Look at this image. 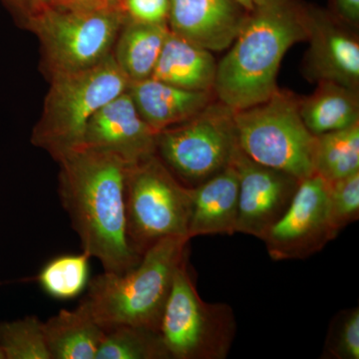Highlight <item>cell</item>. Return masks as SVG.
I'll use <instances>...</instances> for the list:
<instances>
[{"mask_svg": "<svg viewBox=\"0 0 359 359\" xmlns=\"http://www.w3.org/2000/svg\"><path fill=\"white\" fill-rule=\"evenodd\" d=\"M58 193L82 252L104 271L124 273L140 262L126 233L125 184L130 165L106 151L80 147L61 155Z\"/></svg>", "mask_w": 359, "mask_h": 359, "instance_id": "cell-1", "label": "cell"}, {"mask_svg": "<svg viewBox=\"0 0 359 359\" xmlns=\"http://www.w3.org/2000/svg\"><path fill=\"white\" fill-rule=\"evenodd\" d=\"M308 6L299 0H261L247 18L230 50L217 65L214 93L238 111L268 100L285 53L308 40Z\"/></svg>", "mask_w": 359, "mask_h": 359, "instance_id": "cell-2", "label": "cell"}, {"mask_svg": "<svg viewBox=\"0 0 359 359\" xmlns=\"http://www.w3.org/2000/svg\"><path fill=\"white\" fill-rule=\"evenodd\" d=\"M189 242L186 237L164 238L126 273L94 276L82 301L96 323L105 330L125 325L159 332L175 271L188 256Z\"/></svg>", "mask_w": 359, "mask_h": 359, "instance_id": "cell-3", "label": "cell"}, {"mask_svg": "<svg viewBox=\"0 0 359 359\" xmlns=\"http://www.w3.org/2000/svg\"><path fill=\"white\" fill-rule=\"evenodd\" d=\"M50 86L32 130V143L54 160L81 147L92 117L129 88L130 80L112 54L86 69L49 76Z\"/></svg>", "mask_w": 359, "mask_h": 359, "instance_id": "cell-4", "label": "cell"}, {"mask_svg": "<svg viewBox=\"0 0 359 359\" xmlns=\"http://www.w3.org/2000/svg\"><path fill=\"white\" fill-rule=\"evenodd\" d=\"M127 20L123 6L39 8L30 13L23 27L36 35L42 62L51 76L86 69L107 58Z\"/></svg>", "mask_w": 359, "mask_h": 359, "instance_id": "cell-5", "label": "cell"}, {"mask_svg": "<svg viewBox=\"0 0 359 359\" xmlns=\"http://www.w3.org/2000/svg\"><path fill=\"white\" fill-rule=\"evenodd\" d=\"M299 103L294 94L278 89L233 117L238 147L248 157L301 181L314 174L316 136L302 121Z\"/></svg>", "mask_w": 359, "mask_h": 359, "instance_id": "cell-6", "label": "cell"}, {"mask_svg": "<svg viewBox=\"0 0 359 359\" xmlns=\"http://www.w3.org/2000/svg\"><path fill=\"white\" fill-rule=\"evenodd\" d=\"M192 188L157 154L130 165L125 184L127 240L138 256L164 238H188Z\"/></svg>", "mask_w": 359, "mask_h": 359, "instance_id": "cell-7", "label": "cell"}, {"mask_svg": "<svg viewBox=\"0 0 359 359\" xmlns=\"http://www.w3.org/2000/svg\"><path fill=\"white\" fill-rule=\"evenodd\" d=\"M159 334L170 359H224L235 340L233 309L203 301L189 271L188 256L175 271Z\"/></svg>", "mask_w": 359, "mask_h": 359, "instance_id": "cell-8", "label": "cell"}, {"mask_svg": "<svg viewBox=\"0 0 359 359\" xmlns=\"http://www.w3.org/2000/svg\"><path fill=\"white\" fill-rule=\"evenodd\" d=\"M235 110L208 104L190 119L158 132L157 155L191 188L231 165L238 149Z\"/></svg>", "mask_w": 359, "mask_h": 359, "instance_id": "cell-9", "label": "cell"}, {"mask_svg": "<svg viewBox=\"0 0 359 359\" xmlns=\"http://www.w3.org/2000/svg\"><path fill=\"white\" fill-rule=\"evenodd\" d=\"M339 236L332 226L328 183L313 174L299 181L289 209L262 241L273 261L304 259Z\"/></svg>", "mask_w": 359, "mask_h": 359, "instance_id": "cell-10", "label": "cell"}, {"mask_svg": "<svg viewBox=\"0 0 359 359\" xmlns=\"http://www.w3.org/2000/svg\"><path fill=\"white\" fill-rule=\"evenodd\" d=\"M231 164L238 174V210L236 233L262 240L294 199L299 180L250 159L238 147Z\"/></svg>", "mask_w": 359, "mask_h": 359, "instance_id": "cell-11", "label": "cell"}, {"mask_svg": "<svg viewBox=\"0 0 359 359\" xmlns=\"http://www.w3.org/2000/svg\"><path fill=\"white\" fill-rule=\"evenodd\" d=\"M309 48L306 74L318 82H334L358 90L359 42L351 27L330 11L308 6Z\"/></svg>", "mask_w": 359, "mask_h": 359, "instance_id": "cell-12", "label": "cell"}, {"mask_svg": "<svg viewBox=\"0 0 359 359\" xmlns=\"http://www.w3.org/2000/svg\"><path fill=\"white\" fill-rule=\"evenodd\" d=\"M156 139L157 133L139 114L127 90L90 119L81 147L113 153L136 164L157 154Z\"/></svg>", "mask_w": 359, "mask_h": 359, "instance_id": "cell-13", "label": "cell"}, {"mask_svg": "<svg viewBox=\"0 0 359 359\" xmlns=\"http://www.w3.org/2000/svg\"><path fill=\"white\" fill-rule=\"evenodd\" d=\"M247 14L237 0H169L167 23L188 41L222 51L233 43Z\"/></svg>", "mask_w": 359, "mask_h": 359, "instance_id": "cell-14", "label": "cell"}, {"mask_svg": "<svg viewBox=\"0 0 359 359\" xmlns=\"http://www.w3.org/2000/svg\"><path fill=\"white\" fill-rule=\"evenodd\" d=\"M238 174L233 164L192 188L188 238L236 233L238 210Z\"/></svg>", "mask_w": 359, "mask_h": 359, "instance_id": "cell-15", "label": "cell"}, {"mask_svg": "<svg viewBox=\"0 0 359 359\" xmlns=\"http://www.w3.org/2000/svg\"><path fill=\"white\" fill-rule=\"evenodd\" d=\"M139 114L156 133L190 119L212 102L214 91H191L156 80L130 82Z\"/></svg>", "mask_w": 359, "mask_h": 359, "instance_id": "cell-16", "label": "cell"}, {"mask_svg": "<svg viewBox=\"0 0 359 359\" xmlns=\"http://www.w3.org/2000/svg\"><path fill=\"white\" fill-rule=\"evenodd\" d=\"M216 72L212 51L170 32L151 78L191 91H214Z\"/></svg>", "mask_w": 359, "mask_h": 359, "instance_id": "cell-17", "label": "cell"}, {"mask_svg": "<svg viewBox=\"0 0 359 359\" xmlns=\"http://www.w3.org/2000/svg\"><path fill=\"white\" fill-rule=\"evenodd\" d=\"M43 332L51 359H95L106 330L81 301L74 311L62 309L45 321Z\"/></svg>", "mask_w": 359, "mask_h": 359, "instance_id": "cell-18", "label": "cell"}, {"mask_svg": "<svg viewBox=\"0 0 359 359\" xmlns=\"http://www.w3.org/2000/svg\"><path fill=\"white\" fill-rule=\"evenodd\" d=\"M299 109L314 136L348 128L359 123L358 90L334 82H318L311 95L299 99Z\"/></svg>", "mask_w": 359, "mask_h": 359, "instance_id": "cell-19", "label": "cell"}, {"mask_svg": "<svg viewBox=\"0 0 359 359\" xmlns=\"http://www.w3.org/2000/svg\"><path fill=\"white\" fill-rule=\"evenodd\" d=\"M169 32L167 22H140L129 18L125 22L112 55L130 82L151 77Z\"/></svg>", "mask_w": 359, "mask_h": 359, "instance_id": "cell-20", "label": "cell"}, {"mask_svg": "<svg viewBox=\"0 0 359 359\" xmlns=\"http://www.w3.org/2000/svg\"><path fill=\"white\" fill-rule=\"evenodd\" d=\"M359 172V123L316 136L314 174L328 183Z\"/></svg>", "mask_w": 359, "mask_h": 359, "instance_id": "cell-21", "label": "cell"}, {"mask_svg": "<svg viewBox=\"0 0 359 359\" xmlns=\"http://www.w3.org/2000/svg\"><path fill=\"white\" fill-rule=\"evenodd\" d=\"M95 359H170L159 332L135 325L106 330Z\"/></svg>", "mask_w": 359, "mask_h": 359, "instance_id": "cell-22", "label": "cell"}, {"mask_svg": "<svg viewBox=\"0 0 359 359\" xmlns=\"http://www.w3.org/2000/svg\"><path fill=\"white\" fill-rule=\"evenodd\" d=\"M90 259L84 252L55 257L37 276L40 287L53 299H75L88 285Z\"/></svg>", "mask_w": 359, "mask_h": 359, "instance_id": "cell-23", "label": "cell"}, {"mask_svg": "<svg viewBox=\"0 0 359 359\" xmlns=\"http://www.w3.org/2000/svg\"><path fill=\"white\" fill-rule=\"evenodd\" d=\"M0 349L6 359H51L43 323L36 316L0 321Z\"/></svg>", "mask_w": 359, "mask_h": 359, "instance_id": "cell-24", "label": "cell"}, {"mask_svg": "<svg viewBox=\"0 0 359 359\" xmlns=\"http://www.w3.org/2000/svg\"><path fill=\"white\" fill-rule=\"evenodd\" d=\"M323 358H359V309H344L332 320Z\"/></svg>", "mask_w": 359, "mask_h": 359, "instance_id": "cell-25", "label": "cell"}, {"mask_svg": "<svg viewBox=\"0 0 359 359\" xmlns=\"http://www.w3.org/2000/svg\"><path fill=\"white\" fill-rule=\"evenodd\" d=\"M328 183V182H327ZM332 226L339 233L359 217V172L328 183Z\"/></svg>", "mask_w": 359, "mask_h": 359, "instance_id": "cell-26", "label": "cell"}, {"mask_svg": "<svg viewBox=\"0 0 359 359\" xmlns=\"http://www.w3.org/2000/svg\"><path fill=\"white\" fill-rule=\"evenodd\" d=\"M129 20L140 22H167L169 0H122Z\"/></svg>", "mask_w": 359, "mask_h": 359, "instance_id": "cell-27", "label": "cell"}, {"mask_svg": "<svg viewBox=\"0 0 359 359\" xmlns=\"http://www.w3.org/2000/svg\"><path fill=\"white\" fill-rule=\"evenodd\" d=\"M29 2L30 13L34 11L35 9L39 8L77 11V9H96L123 6L122 0H29Z\"/></svg>", "mask_w": 359, "mask_h": 359, "instance_id": "cell-28", "label": "cell"}, {"mask_svg": "<svg viewBox=\"0 0 359 359\" xmlns=\"http://www.w3.org/2000/svg\"><path fill=\"white\" fill-rule=\"evenodd\" d=\"M330 13L351 28L359 25V0H330Z\"/></svg>", "mask_w": 359, "mask_h": 359, "instance_id": "cell-29", "label": "cell"}, {"mask_svg": "<svg viewBox=\"0 0 359 359\" xmlns=\"http://www.w3.org/2000/svg\"><path fill=\"white\" fill-rule=\"evenodd\" d=\"M13 14L18 25L25 26L30 13L29 0H0Z\"/></svg>", "mask_w": 359, "mask_h": 359, "instance_id": "cell-30", "label": "cell"}, {"mask_svg": "<svg viewBox=\"0 0 359 359\" xmlns=\"http://www.w3.org/2000/svg\"><path fill=\"white\" fill-rule=\"evenodd\" d=\"M237 1L238 4H242L248 11H252L257 4H259L261 0H237Z\"/></svg>", "mask_w": 359, "mask_h": 359, "instance_id": "cell-31", "label": "cell"}, {"mask_svg": "<svg viewBox=\"0 0 359 359\" xmlns=\"http://www.w3.org/2000/svg\"><path fill=\"white\" fill-rule=\"evenodd\" d=\"M0 359H6V358H4V353L1 351V349H0Z\"/></svg>", "mask_w": 359, "mask_h": 359, "instance_id": "cell-32", "label": "cell"}]
</instances>
